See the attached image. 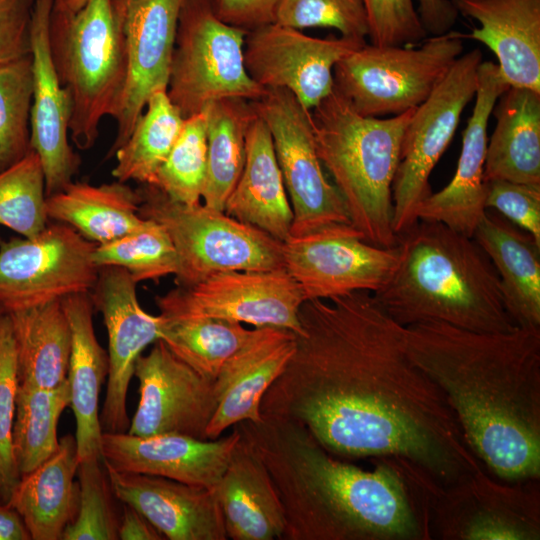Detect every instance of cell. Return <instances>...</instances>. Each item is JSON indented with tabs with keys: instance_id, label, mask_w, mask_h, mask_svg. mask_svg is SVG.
<instances>
[{
	"instance_id": "obj_1",
	"label": "cell",
	"mask_w": 540,
	"mask_h": 540,
	"mask_svg": "<svg viewBox=\"0 0 540 540\" xmlns=\"http://www.w3.org/2000/svg\"><path fill=\"white\" fill-rule=\"evenodd\" d=\"M298 317L262 417L302 425L334 456L393 459L441 487L483 469L446 397L411 359L405 327L372 293L305 300Z\"/></svg>"
},
{
	"instance_id": "obj_2",
	"label": "cell",
	"mask_w": 540,
	"mask_h": 540,
	"mask_svg": "<svg viewBox=\"0 0 540 540\" xmlns=\"http://www.w3.org/2000/svg\"><path fill=\"white\" fill-rule=\"evenodd\" d=\"M236 424L265 465L281 501L283 540H428L425 477L381 458L364 470L329 453L302 425L262 417Z\"/></svg>"
},
{
	"instance_id": "obj_3",
	"label": "cell",
	"mask_w": 540,
	"mask_h": 540,
	"mask_svg": "<svg viewBox=\"0 0 540 540\" xmlns=\"http://www.w3.org/2000/svg\"><path fill=\"white\" fill-rule=\"evenodd\" d=\"M408 353L446 397L478 459L504 481L540 478V328L405 327Z\"/></svg>"
},
{
	"instance_id": "obj_4",
	"label": "cell",
	"mask_w": 540,
	"mask_h": 540,
	"mask_svg": "<svg viewBox=\"0 0 540 540\" xmlns=\"http://www.w3.org/2000/svg\"><path fill=\"white\" fill-rule=\"evenodd\" d=\"M400 258L388 282L372 293L406 327L442 322L477 332H507L499 277L474 240L443 223L418 220L398 235Z\"/></svg>"
},
{
	"instance_id": "obj_5",
	"label": "cell",
	"mask_w": 540,
	"mask_h": 540,
	"mask_svg": "<svg viewBox=\"0 0 540 540\" xmlns=\"http://www.w3.org/2000/svg\"><path fill=\"white\" fill-rule=\"evenodd\" d=\"M415 109L387 118L363 116L334 89L311 110L319 159L345 202L351 224L376 246L398 244L392 184Z\"/></svg>"
},
{
	"instance_id": "obj_6",
	"label": "cell",
	"mask_w": 540,
	"mask_h": 540,
	"mask_svg": "<svg viewBox=\"0 0 540 540\" xmlns=\"http://www.w3.org/2000/svg\"><path fill=\"white\" fill-rule=\"evenodd\" d=\"M49 39L60 81L70 97L69 136L92 148L105 116L113 117L127 76L124 37L112 0H88L75 14L51 18Z\"/></svg>"
},
{
	"instance_id": "obj_7",
	"label": "cell",
	"mask_w": 540,
	"mask_h": 540,
	"mask_svg": "<svg viewBox=\"0 0 540 540\" xmlns=\"http://www.w3.org/2000/svg\"><path fill=\"white\" fill-rule=\"evenodd\" d=\"M139 215L161 224L176 251L175 281L190 287L220 272L284 268L283 242L202 203L187 205L140 184Z\"/></svg>"
},
{
	"instance_id": "obj_8",
	"label": "cell",
	"mask_w": 540,
	"mask_h": 540,
	"mask_svg": "<svg viewBox=\"0 0 540 540\" xmlns=\"http://www.w3.org/2000/svg\"><path fill=\"white\" fill-rule=\"evenodd\" d=\"M460 32L419 47L363 44L333 69L334 89L363 116L399 115L419 107L463 53Z\"/></svg>"
},
{
	"instance_id": "obj_9",
	"label": "cell",
	"mask_w": 540,
	"mask_h": 540,
	"mask_svg": "<svg viewBox=\"0 0 540 540\" xmlns=\"http://www.w3.org/2000/svg\"><path fill=\"white\" fill-rule=\"evenodd\" d=\"M247 31L223 22L211 0H184L178 19L167 94L184 118L223 98L260 99L266 89L244 63Z\"/></svg>"
},
{
	"instance_id": "obj_10",
	"label": "cell",
	"mask_w": 540,
	"mask_h": 540,
	"mask_svg": "<svg viewBox=\"0 0 540 540\" xmlns=\"http://www.w3.org/2000/svg\"><path fill=\"white\" fill-rule=\"evenodd\" d=\"M482 61L478 48L461 54L415 109L404 133L392 184V224L397 236L418 222V207L432 193L430 174L451 142L462 112L475 97Z\"/></svg>"
},
{
	"instance_id": "obj_11",
	"label": "cell",
	"mask_w": 540,
	"mask_h": 540,
	"mask_svg": "<svg viewBox=\"0 0 540 540\" xmlns=\"http://www.w3.org/2000/svg\"><path fill=\"white\" fill-rule=\"evenodd\" d=\"M253 107L267 125L293 212L290 237L335 223H351L345 202L323 170L311 111L282 88L266 89Z\"/></svg>"
},
{
	"instance_id": "obj_12",
	"label": "cell",
	"mask_w": 540,
	"mask_h": 540,
	"mask_svg": "<svg viewBox=\"0 0 540 540\" xmlns=\"http://www.w3.org/2000/svg\"><path fill=\"white\" fill-rule=\"evenodd\" d=\"M431 538L539 540V479L504 481L484 469L431 493Z\"/></svg>"
},
{
	"instance_id": "obj_13",
	"label": "cell",
	"mask_w": 540,
	"mask_h": 540,
	"mask_svg": "<svg viewBox=\"0 0 540 540\" xmlns=\"http://www.w3.org/2000/svg\"><path fill=\"white\" fill-rule=\"evenodd\" d=\"M96 244L60 222L32 238L0 240V305L6 313L89 292Z\"/></svg>"
},
{
	"instance_id": "obj_14",
	"label": "cell",
	"mask_w": 540,
	"mask_h": 540,
	"mask_svg": "<svg viewBox=\"0 0 540 540\" xmlns=\"http://www.w3.org/2000/svg\"><path fill=\"white\" fill-rule=\"evenodd\" d=\"M399 258V244L373 245L351 223L331 224L283 242L284 268L305 300L375 293L388 282Z\"/></svg>"
},
{
	"instance_id": "obj_15",
	"label": "cell",
	"mask_w": 540,
	"mask_h": 540,
	"mask_svg": "<svg viewBox=\"0 0 540 540\" xmlns=\"http://www.w3.org/2000/svg\"><path fill=\"white\" fill-rule=\"evenodd\" d=\"M304 301L285 268L220 272L155 298L164 318L214 317L295 334L301 331L298 314Z\"/></svg>"
},
{
	"instance_id": "obj_16",
	"label": "cell",
	"mask_w": 540,
	"mask_h": 540,
	"mask_svg": "<svg viewBox=\"0 0 540 540\" xmlns=\"http://www.w3.org/2000/svg\"><path fill=\"white\" fill-rule=\"evenodd\" d=\"M365 43L343 36L315 38L270 23L247 31L244 63L257 84L286 89L311 111L334 90L336 63Z\"/></svg>"
},
{
	"instance_id": "obj_17",
	"label": "cell",
	"mask_w": 540,
	"mask_h": 540,
	"mask_svg": "<svg viewBox=\"0 0 540 540\" xmlns=\"http://www.w3.org/2000/svg\"><path fill=\"white\" fill-rule=\"evenodd\" d=\"M184 0H112L124 37L127 76L112 117L116 135L112 158L127 141L149 97L167 90L178 19Z\"/></svg>"
},
{
	"instance_id": "obj_18",
	"label": "cell",
	"mask_w": 540,
	"mask_h": 540,
	"mask_svg": "<svg viewBox=\"0 0 540 540\" xmlns=\"http://www.w3.org/2000/svg\"><path fill=\"white\" fill-rule=\"evenodd\" d=\"M153 344L135 364L139 401L126 432L136 436L174 433L208 440L207 428L217 407L214 380L179 359L162 340Z\"/></svg>"
},
{
	"instance_id": "obj_19",
	"label": "cell",
	"mask_w": 540,
	"mask_h": 540,
	"mask_svg": "<svg viewBox=\"0 0 540 540\" xmlns=\"http://www.w3.org/2000/svg\"><path fill=\"white\" fill-rule=\"evenodd\" d=\"M137 283L123 268L99 267L89 291L95 310L101 312L108 335L106 395L100 411L103 432H126L130 425L127 393L135 364L143 350L159 339L162 318L140 305Z\"/></svg>"
},
{
	"instance_id": "obj_20",
	"label": "cell",
	"mask_w": 540,
	"mask_h": 540,
	"mask_svg": "<svg viewBox=\"0 0 540 540\" xmlns=\"http://www.w3.org/2000/svg\"><path fill=\"white\" fill-rule=\"evenodd\" d=\"M53 1L34 0L30 24L33 73L30 143L42 164L46 196L73 182L81 163L69 143L70 97L60 81L50 48Z\"/></svg>"
},
{
	"instance_id": "obj_21",
	"label": "cell",
	"mask_w": 540,
	"mask_h": 540,
	"mask_svg": "<svg viewBox=\"0 0 540 540\" xmlns=\"http://www.w3.org/2000/svg\"><path fill=\"white\" fill-rule=\"evenodd\" d=\"M499 67L482 61L473 112L463 133L462 147L455 174L440 191L431 193L419 205L418 220L436 221L473 237L486 212L484 165L487 150V127L498 98L509 88Z\"/></svg>"
},
{
	"instance_id": "obj_22",
	"label": "cell",
	"mask_w": 540,
	"mask_h": 540,
	"mask_svg": "<svg viewBox=\"0 0 540 540\" xmlns=\"http://www.w3.org/2000/svg\"><path fill=\"white\" fill-rule=\"evenodd\" d=\"M241 437L237 425L226 437L202 440L166 433L136 436L128 432H103V461L119 471L161 476L214 489Z\"/></svg>"
},
{
	"instance_id": "obj_23",
	"label": "cell",
	"mask_w": 540,
	"mask_h": 540,
	"mask_svg": "<svg viewBox=\"0 0 540 540\" xmlns=\"http://www.w3.org/2000/svg\"><path fill=\"white\" fill-rule=\"evenodd\" d=\"M104 465L116 499L140 512L165 539H228L215 488Z\"/></svg>"
},
{
	"instance_id": "obj_24",
	"label": "cell",
	"mask_w": 540,
	"mask_h": 540,
	"mask_svg": "<svg viewBox=\"0 0 540 540\" xmlns=\"http://www.w3.org/2000/svg\"><path fill=\"white\" fill-rule=\"evenodd\" d=\"M296 346V335L279 327H255L248 340L224 363L214 380L217 407L208 440L244 421L262 422L260 403L282 373Z\"/></svg>"
},
{
	"instance_id": "obj_25",
	"label": "cell",
	"mask_w": 540,
	"mask_h": 540,
	"mask_svg": "<svg viewBox=\"0 0 540 540\" xmlns=\"http://www.w3.org/2000/svg\"><path fill=\"white\" fill-rule=\"evenodd\" d=\"M457 12L479 23L461 33L497 57L506 83L540 92V0H451Z\"/></svg>"
},
{
	"instance_id": "obj_26",
	"label": "cell",
	"mask_w": 540,
	"mask_h": 540,
	"mask_svg": "<svg viewBox=\"0 0 540 540\" xmlns=\"http://www.w3.org/2000/svg\"><path fill=\"white\" fill-rule=\"evenodd\" d=\"M71 329V353L67 380L73 411L79 462L101 457L102 428L99 397L108 376V353L99 344L93 323L94 306L89 292L62 298Z\"/></svg>"
},
{
	"instance_id": "obj_27",
	"label": "cell",
	"mask_w": 540,
	"mask_h": 540,
	"mask_svg": "<svg viewBox=\"0 0 540 540\" xmlns=\"http://www.w3.org/2000/svg\"><path fill=\"white\" fill-rule=\"evenodd\" d=\"M215 490L228 538L282 539L286 520L281 501L265 465L242 433Z\"/></svg>"
},
{
	"instance_id": "obj_28",
	"label": "cell",
	"mask_w": 540,
	"mask_h": 540,
	"mask_svg": "<svg viewBox=\"0 0 540 540\" xmlns=\"http://www.w3.org/2000/svg\"><path fill=\"white\" fill-rule=\"evenodd\" d=\"M224 212L280 242L290 237L292 208L270 131L258 114L248 128L245 164Z\"/></svg>"
},
{
	"instance_id": "obj_29",
	"label": "cell",
	"mask_w": 540,
	"mask_h": 540,
	"mask_svg": "<svg viewBox=\"0 0 540 540\" xmlns=\"http://www.w3.org/2000/svg\"><path fill=\"white\" fill-rule=\"evenodd\" d=\"M473 238L497 272L504 305L514 325L540 328V245L488 210Z\"/></svg>"
},
{
	"instance_id": "obj_30",
	"label": "cell",
	"mask_w": 540,
	"mask_h": 540,
	"mask_svg": "<svg viewBox=\"0 0 540 540\" xmlns=\"http://www.w3.org/2000/svg\"><path fill=\"white\" fill-rule=\"evenodd\" d=\"M78 466L76 440L68 434L51 457L21 476L7 504L18 512L32 540H62L78 510Z\"/></svg>"
},
{
	"instance_id": "obj_31",
	"label": "cell",
	"mask_w": 540,
	"mask_h": 540,
	"mask_svg": "<svg viewBox=\"0 0 540 540\" xmlns=\"http://www.w3.org/2000/svg\"><path fill=\"white\" fill-rule=\"evenodd\" d=\"M497 100L487 142L484 182L540 185V92L510 86Z\"/></svg>"
},
{
	"instance_id": "obj_32",
	"label": "cell",
	"mask_w": 540,
	"mask_h": 540,
	"mask_svg": "<svg viewBox=\"0 0 540 540\" xmlns=\"http://www.w3.org/2000/svg\"><path fill=\"white\" fill-rule=\"evenodd\" d=\"M141 197L126 182L101 185L71 182L46 198L49 220L69 225L86 240L104 244L144 225Z\"/></svg>"
},
{
	"instance_id": "obj_33",
	"label": "cell",
	"mask_w": 540,
	"mask_h": 540,
	"mask_svg": "<svg viewBox=\"0 0 540 540\" xmlns=\"http://www.w3.org/2000/svg\"><path fill=\"white\" fill-rule=\"evenodd\" d=\"M12 327L19 383L55 388L67 380L71 329L62 299L7 313Z\"/></svg>"
},
{
	"instance_id": "obj_34",
	"label": "cell",
	"mask_w": 540,
	"mask_h": 540,
	"mask_svg": "<svg viewBox=\"0 0 540 540\" xmlns=\"http://www.w3.org/2000/svg\"><path fill=\"white\" fill-rule=\"evenodd\" d=\"M207 132V172L202 193L204 205L224 211L245 164L246 136L257 115L252 101L223 98L202 111Z\"/></svg>"
},
{
	"instance_id": "obj_35",
	"label": "cell",
	"mask_w": 540,
	"mask_h": 540,
	"mask_svg": "<svg viewBox=\"0 0 540 540\" xmlns=\"http://www.w3.org/2000/svg\"><path fill=\"white\" fill-rule=\"evenodd\" d=\"M184 121L167 90L154 92L129 138L114 155L113 177L121 182L152 185L183 129Z\"/></svg>"
},
{
	"instance_id": "obj_36",
	"label": "cell",
	"mask_w": 540,
	"mask_h": 540,
	"mask_svg": "<svg viewBox=\"0 0 540 540\" xmlns=\"http://www.w3.org/2000/svg\"><path fill=\"white\" fill-rule=\"evenodd\" d=\"M70 397L68 380L55 388L19 383L12 443L20 476L34 470L58 449L57 426L70 405Z\"/></svg>"
},
{
	"instance_id": "obj_37",
	"label": "cell",
	"mask_w": 540,
	"mask_h": 540,
	"mask_svg": "<svg viewBox=\"0 0 540 540\" xmlns=\"http://www.w3.org/2000/svg\"><path fill=\"white\" fill-rule=\"evenodd\" d=\"M161 318L159 339L179 359L210 380H215L224 363L252 333L240 322L221 318Z\"/></svg>"
},
{
	"instance_id": "obj_38",
	"label": "cell",
	"mask_w": 540,
	"mask_h": 540,
	"mask_svg": "<svg viewBox=\"0 0 540 540\" xmlns=\"http://www.w3.org/2000/svg\"><path fill=\"white\" fill-rule=\"evenodd\" d=\"M92 258L97 267L117 266L125 269L136 283L158 281L175 275L178 261L166 229L146 219L137 230L104 244H96Z\"/></svg>"
},
{
	"instance_id": "obj_39",
	"label": "cell",
	"mask_w": 540,
	"mask_h": 540,
	"mask_svg": "<svg viewBox=\"0 0 540 540\" xmlns=\"http://www.w3.org/2000/svg\"><path fill=\"white\" fill-rule=\"evenodd\" d=\"M45 178L37 153L31 149L16 164L0 172V225L32 238L48 225Z\"/></svg>"
},
{
	"instance_id": "obj_40",
	"label": "cell",
	"mask_w": 540,
	"mask_h": 540,
	"mask_svg": "<svg viewBox=\"0 0 540 540\" xmlns=\"http://www.w3.org/2000/svg\"><path fill=\"white\" fill-rule=\"evenodd\" d=\"M32 95L31 54L0 65V172L19 162L32 149Z\"/></svg>"
},
{
	"instance_id": "obj_41",
	"label": "cell",
	"mask_w": 540,
	"mask_h": 540,
	"mask_svg": "<svg viewBox=\"0 0 540 540\" xmlns=\"http://www.w3.org/2000/svg\"><path fill=\"white\" fill-rule=\"evenodd\" d=\"M206 172V120L200 112L185 118L183 129L152 185L176 202L195 205L201 203Z\"/></svg>"
},
{
	"instance_id": "obj_42",
	"label": "cell",
	"mask_w": 540,
	"mask_h": 540,
	"mask_svg": "<svg viewBox=\"0 0 540 540\" xmlns=\"http://www.w3.org/2000/svg\"><path fill=\"white\" fill-rule=\"evenodd\" d=\"M79 503L74 520L62 540H116L117 514L110 481L101 457L85 459L78 466Z\"/></svg>"
},
{
	"instance_id": "obj_43",
	"label": "cell",
	"mask_w": 540,
	"mask_h": 540,
	"mask_svg": "<svg viewBox=\"0 0 540 540\" xmlns=\"http://www.w3.org/2000/svg\"><path fill=\"white\" fill-rule=\"evenodd\" d=\"M19 386L17 359L10 318H0V501L8 503L20 474L13 453L12 432Z\"/></svg>"
},
{
	"instance_id": "obj_44",
	"label": "cell",
	"mask_w": 540,
	"mask_h": 540,
	"mask_svg": "<svg viewBox=\"0 0 540 540\" xmlns=\"http://www.w3.org/2000/svg\"><path fill=\"white\" fill-rule=\"evenodd\" d=\"M274 23L298 30L335 28L343 37L362 41L369 35L363 0H280Z\"/></svg>"
},
{
	"instance_id": "obj_45",
	"label": "cell",
	"mask_w": 540,
	"mask_h": 540,
	"mask_svg": "<svg viewBox=\"0 0 540 540\" xmlns=\"http://www.w3.org/2000/svg\"><path fill=\"white\" fill-rule=\"evenodd\" d=\"M371 44L405 46L422 41L424 29L413 0H363Z\"/></svg>"
},
{
	"instance_id": "obj_46",
	"label": "cell",
	"mask_w": 540,
	"mask_h": 540,
	"mask_svg": "<svg viewBox=\"0 0 540 540\" xmlns=\"http://www.w3.org/2000/svg\"><path fill=\"white\" fill-rule=\"evenodd\" d=\"M486 210L494 209L540 245V185L485 181Z\"/></svg>"
},
{
	"instance_id": "obj_47",
	"label": "cell",
	"mask_w": 540,
	"mask_h": 540,
	"mask_svg": "<svg viewBox=\"0 0 540 540\" xmlns=\"http://www.w3.org/2000/svg\"><path fill=\"white\" fill-rule=\"evenodd\" d=\"M34 0H0V65L31 54Z\"/></svg>"
},
{
	"instance_id": "obj_48",
	"label": "cell",
	"mask_w": 540,
	"mask_h": 540,
	"mask_svg": "<svg viewBox=\"0 0 540 540\" xmlns=\"http://www.w3.org/2000/svg\"><path fill=\"white\" fill-rule=\"evenodd\" d=\"M280 0H211L213 10L223 22L252 30L274 23L275 12Z\"/></svg>"
},
{
	"instance_id": "obj_49",
	"label": "cell",
	"mask_w": 540,
	"mask_h": 540,
	"mask_svg": "<svg viewBox=\"0 0 540 540\" xmlns=\"http://www.w3.org/2000/svg\"><path fill=\"white\" fill-rule=\"evenodd\" d=\"M418 1L417 12L427 34L436 36L451 30L459 14L451 0Z\"/></svg>"
},
{
	"instance_id": "obj_50",
	"label": "cell",
	"mask_w": 540,
	"mask_h": 540,
	"mask_svg": "<svg viewBox=\"0 0 540 540\" xmlns=\"http://www.w3.org/2000/svg\"><path fill=\"white\" fill-rule=\"evenodd\" d=\"M118 539L163 540L165 538L140 512L127 504H123Z\"/></svg>"
},
{
	"instance_id": "obj_51",
	"label": "cell",
	"mask_w": 540,
	"mask_h": 540,
	"mask_svg": "<svg viewBox=\"0 0 540 540\" xmlns=\"http://www.w3.org/2000/svg\"><path fill=\"white\" fill-rule=\"evenodd\" d=\"M0 540H31L18 512L7 503L0 502Z\"/></svg>"
},
{
	"instance_id": "obj_52",
	"label": "cell",
	"mask_w": 540,
	"mask_h": 540,
	"mask_svg": "<svg viewBox=\"0 0 540 540\" xmlns=\"http://www.w3.org/2000/svg\"><path fill=\"white\" fill-rule=\"evenodd\" d=\"M88 0H54L51 18H64L75 14Z\"/></svg>"
},
{
	"instance_id": "obj_53",
	"label": "cell",
	"mask_w": 540,
	"mask_h": 540,
	"mask_svg": "<svg viewBox=\"0 0 540 540\" xmlns=\"http://www.w3.org/2000/svg\"><path fill=\"white\" fill-rule=\"evenodd\" d=\"M6 312L5 310L3 309V307L0 305V318L2 315H4Z\"/></svg>"
},
{
	"instance_id": "obj_54",
	"label": "cell",
	"mask_w": 540,
	"mask_h": 540,
	"mask_svg": "<svg viewBox=\"0 0 540 540\" xmlns=\"http://www.w3.org/2000/svg\"><path fill=\"white\" fill-rule=\"evenodd\" d=\"M1 502V501H0Z\"/></svg>"
}]
</instances>
